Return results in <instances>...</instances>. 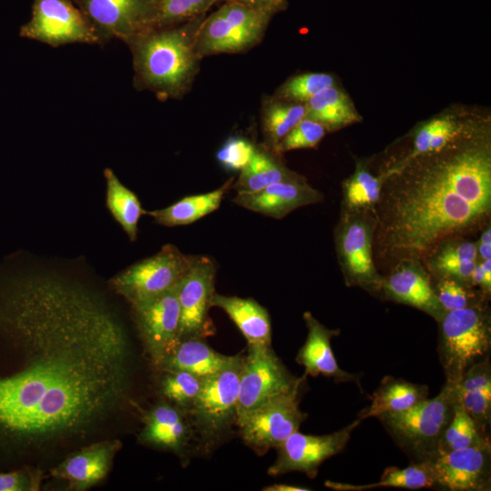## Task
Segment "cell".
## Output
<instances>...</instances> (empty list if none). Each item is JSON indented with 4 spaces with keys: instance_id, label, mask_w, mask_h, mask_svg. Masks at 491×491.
Masks as SVG:
<instances>
[{
    "instance_id": "6da1fadb",
    "label": "cell",
    "mask_w": 491,
    "mask_h": 491,
    "mask_svg": "<svg viewBox=\"0 0 491 491\" xmlns=\"http://www.w3.org/2000/svg\"><path fill=\"white\" fill-rule=\"evenodd\" d=\"M0 325L17 367L0 375V429L39 449L85 437L129 389L125 326L96 291L57 275L15 283Z\"/></svg>"
},
{
    "instance_id": "7a4b0ae2",
    "label": "cell",
    "mask_w": 491,
    "mask_h": 491,
    "mask_svg": "<svg viewBox=\"0 0 491 491\" xmlns=\"http://www.w3.org/2000/svg\"><path fill=\"white\" fill-rule=\"evenodd\" d=\"M472 121L445 147L386 172L375 215L373 255L388 271L423 262L446 240L483 228L491 214V135Z\"/></svg>"
},
{
    "instance_id": "3957f363",
    "label": "cell",
    "mask_w": 491,
    "mask_h": 491,
    "mask_svg": "<svg viewBox=\"0 0 491 491\" xmlns=\"http://www.w3.org/2000/svg\"><path fill=\"white\" fill-rule=\"evenodd\" d=\"M199 26L190 22L183 26L158 27L129 43L135 85L164 98L184 94L198 69L195 44Z\"/></svg>"
},
{
    "instance_id": "277c9868",
    "label": "cell",
    "mask_w": 491,
    "mask_h": 491,
    "mask_svg": "<svg viewBox=\"0 0 491 491\" xmlns=\"http://www.w3.org/2000/svg\"><path fill=\"white\" fill-rule=\"evenodd\" d=\"M439 324L438 354L446 383L456 384L466 371L489 356L491 316L487 301L447 311Z\"/></svg>"
},
{
    "instance_id": "5b68a950",
    "label": "cell",
    "mask_w": 491,
    "mask_h": 491,
    "mask_svg": "<svg viewBox=\"0 0 491 491\" xmlns=\"http://www.w3.org/2000/svg\"><path fill=\"white\" fill-rule=\"evenodd\" d=\"M456 403L454 385L446 383L440 393L400 412L377 418L398 446L416 462L428 460L437 451Z\"/></svg>"
},
{
    "instance_id": "8992f818",
    "label": "cell",
    "mask_w": 491,
    "mask_h": 491,
    "mask_svg": "<svg viewBox=\"0 0 491 491\" xmlns=\"http://www.w3.org/2000/svg\"><path fill=\"white\" fill-rule=\"evenodd\" d=\"M375 225V213L341 211L335 246L346 285L380 295L383 276L373 255Z\"/></svg>"
},
{
    "instance_id": "52a82bcc",
    "label": "cell",
    "mask_w": 491,
    "mask_h": 491,
    "mask_svg": "<svg viewBox=\"0 0 491 491\" xmlns=\"http://www.w3.org/2000/svg\"><path fill=\"white\" fill-rule=\"evenodd\" d=\"M195 256L182 253L167 244L155 255L126 267L108 284L131 306L148 301L175 287L191 266Z\"/></svg>"
},
{
    "instance_id": "ba28073f",
    "label": "cell",
    "mask_w": 491,
    "mask_h": 491,
    "mask_svg": "<svg viewBox=\"0 0 491 491\" xmlns=\"http://www.w3.org/2000/svg\"><path fill=\"white\" fill-rule=\"evenodd\" d=\"M272 14L227 2L199 26L198 55L237 53L260 41Z\"/></svg>"
},
{
    "instance_id": "9c48e42d",
    "label": "cell",
    "mask_w": 491,
    "mask_h": 491,
    "mask_svg": "<svg viewBox=\"0 0 491 491\" xmlns=\"http://www.w3.org/2000/svg\"><path fill=\"white\" fill-rule=\"evenodd\" d=\"M305 376L291 389L279 394L236 420L246 445L263 455L276 448L298 431L306 418L299 408V391Z\"/></svg>"
},
{
    "instance_id": "30bf717a",
    "label": "cell",
    "mask_w": 491,
    "mask_h": 491,
    "mask_svg": "<svg viewBox=\"0 0 491 491\" xmlns=\"http://www.w3.org/2000/svg\"><path fill=\"white\" fill-rule=\"evenodd\" d=\"M19 35L53 47L105 42L73 0H34L30 19Z\"/></svg>"
},
{
    "instance_id": "8fae6325",
    "label": "cell",
    "mask_w": 491,
    "mask_h": 491,
    "mask_svg": "<svg viewBox=\"0 0 491 491\" xmlns=\"http://www.w3.org/2000/svg\"><path fill=\"white\" fill-rule=\"evenodd\" d=\"M105 41L127 45L157 28L161 0H73Z\"/></svg>"
},
{
    "instance_id": "7c38bea8",
    "label": "cell",
    "mask_w": 491,
    "mask_h": 491,
    "mask_svg": "<svg viewBox=\"0 0 491 491\" xmlns=\"http://www.w3.org/2000/svg\"><path fill=\"white\" fill-rule=\"evenodd\" d=\"M301 378L286 369L270 345H247L240 370L236 420L291 389Z\"/></svg>"
},
{
    "instance_id": "4fadbf2b",
    "label": "cell",
    "mask_w": 491,
    "mask_h": 491,
    "mask_svg": "<svg viewBox=\"0 0 491 491\" xmlns=\"http://www.w3.org/2000/svg\"><path fill=\"white\" fill-rule=\"evenodd\" d=\"M216 267L205 256H195L191 266L177 286L180 306V341L186 338H205L215 333L209 316L215 290Z\"/></svg>"
},
{
    "instance_id": "5bb4252c",
    "label": "cell",
    "mask_w": 491,
    "mask_h": 491,
    "mask_svg": "<svg viewBox=\"0 0 491 491\" xmlns=\"http://www.w3.org/2000/svg\"><path fill=\"white\" fill-rule=\"evenodd\" d=\"M177 286L133 306L135 322L153 365L160 370L180 342V306Z\"/></svg>"
},
{
    "instance_id": "9a60e30c",
    "label": "cell",
    "mask_w": 491,
    "mask_h": 491,
    "mask_svg": "<svg viewBox=\"0 0 491 491\" xmlns=\"http://www.w3.org/2000/svg\"><path fill=\"white\" fill-rule=\"evenodd\" d=\"M360 422L361 420L357 419L340 430L322 436L294 432L276 448L277 457L269 467L268 474L278 476L301 472L309 477H315L325 460L345 448L352 432Z\"/></svg>"
},
{
    "instance_id": "2e32d148",
    "label": "cell",
    "mask_w": 491,
    "mask_h": 491,
    "mask_svg": "<svg viewBox=\"0 0 491 491\" xmlns=\"http://www.w3.org/2000/svg\"><path fill=\"white\" fill-rule=\"evenodd\" d=\"M242 359L217 374L204 378L189 415L205 435H216L236 420Z\"/></svg>"
},
{
    "instance_id": "e0dca14e",
    "label": "cell",
    "mask_w": 491,
    "mask_h": 491,
    "mask_svg": "<svg viewBox=\"0 0 491 491\" xmlns=\"http://www.w3.org/2000/svg\"><path fill=\"white\" fill-rule=\"evenodd\" d=\"M428 461L436 486L450 491L490 489L491 446L438 452Z\"/></svg>"
},
{
    "instance_id": "ac0fdd59",
    "label": "cell",
    "mask_w": 491,
    "mask_h": 491,
    "mask_svg": "<svg viewBox=\"0 0 491 491\" xmlns=\"http://www.w3.org/2000/svg\"><path fill=\"white\" fill-rule=\"evenodd\" d=\"M423 262L406 260L396 264L383 276L380 295L387 300L417 308L438 322L446 311L440 305L432 278Z\"/></svg>"
},
{
    "instance_id": "d6986e66",
    "label": "cell",
    "mask_w": 491,
    "mask_h": 491,
    "mask_svg": "<svg viewBox=\"0 0 491 491\" xmlns=\"http://www.w3.org/2000/svg\"><path fill=\"white\" fill-rule=\"evenodd\" d=\"M323 199V194L300 175L272 184L256 193L236 194L233 202L250 211L281 219L295 209Z\"/></svg>"
},
{
    "instance_id": "ffe728a7",
    "label": "cell",
    "mask_w": 491,
    "mask_h": 491,
    "mask_svg": "<svg viewBox=\"0 0 491 491\" xmlns=\"http://www.w3.org/2000/svg\"><path fill=\"white\" fill-rule=\"evenodd\" d=\"M120 447L121 442L116 439L85 446L68 455L51 475L67 483L70 490H86L106 476Z\"/></svg>"
},
{
    "instance_id": "44dd1931",
    "label": "cell",
    "mask_w": 491,
    "mask_h": 491,
    "mask_svg": "<svg viewBox=\"0 0 491 491\" xmlns=\"http://www.w3.org/2000/svg\"><path fill=\"white\" fill-rule=\"evenodd\" d=\"M307 327L305 344L296 356V362L303 366L306 375H323L336 382H356L360 386L359 378L354 374L341 369L331 348V339L339 335V329H330L321 324L310 312L303 315Z\"/></svg>"
},
{
    "instance_id": "7402d4cb",
    "label": "cell",
    "mask_w": 491,
    "mask_h": 491,
    "mask_svg": "<svg viewBox=\"0 0 491 491\" xmlns=\"http://www.w3.org/2000/svg\"><path fill=\"white\" fill-rule=\"evenodd\" d=\"M187 415L166 401L155 405L144 417L139 440L144 444L180 455L191 436Z\"/></svg>"
},
{
    "instance_id": "603a6c76",
    "label": "cell",
    "mask_w": 491,
    "mask_h": 491,
    "mask_svg": "<svg viewBox=\"0 0 491 491\" xmlns=\"http://www.w3.org/2000/svg\"><path fill=\"white\" fill-rule=\"evenodd\" d=\"M456 401L488 434L491 422V365L489 356L468 368L454 385Z\"/></svg>"
},
{
    "instance_id": "cb8c5ba5",
    "label": "cell",
    "mask_w": 491,
    "mask_h": 491,
    "mask_svg": "<svg viewBox=\"0 0 491 491\" xmlns=\"http://www.w3.org/2000/svg\"><path fill=\"white\" fill-rule=\"evenodd\" d=\"M242 359L240 356L220 354L210 347L204 338L181 340L160 371L183 370L205 378L234 366Z\"/></svg>"
},
{
    "instance_id": "d4e9b609",
    "label": "cell",
    "mask_w": 491,
    "mask_h": 491,
    "mask_svg": "<svg viewBox=\"0 0 491 491\" xmlns=\"http://www.w3.org/2000/svg\"><path fill=\"white\" fill-rule=\"evenodd\" d=\"M212 306L224 310L235 324L247 345L271 344V321L268 311L253 298L214 294Z\"/></svg>"
},
{
    "instance_id": "484cf974",
    "label": "cell",
    "mask_w": 491,
    "mask_h": 491,
    "mask_svg": "<svg viewBox=\"0 0 491 491\" xmlns=\"http://www.w3.org/2000/svg\"><path fill=\"white\" fill-rule=\"evenodd\" d=\"M232 185L233 178L211 192L185 196L167 207L145 211V214L158 225L168 227L190 225L217 210Z\"/></svg>"
},
{
    "instance_id": "4316f807",
    "label": "cell",
    "mask_w": 491,
    "mask_h": 491,
    "mask_svg": "<svg viewBox=\"0 0 491 491\" xmlns=\"http://www.w3.org/2000/svg\"><path fill=\"white\" fill-rule=\"evenodd\" d=\"M428 387L401 378L386 376L371 396V404L362 409L358 419L378 417L404 411L427 398Z\"/></svg>"
},
{
    "instance_id": "83f0119b",
    "label": "cell",
    "mask_w": 491,
    "mask_h": 491,
    "mask_svg": "<svg viewBox=\"0 0 491 491\" xmlns=\"http://www.w3.org/2000/svg\"><path fill=\"white\" fill-rule=\"evenodd\" d=\"M306 105V117L335 131L361 120L347 94L336 85L313 95Z\"/></svg>"
},
{
    "instance_id": "f1b7e54d",
    "label": "cell",
    "mask_w": 491,
    "mask_h": 491,
    "mask_svg": "<svg viewBox=\"0 0 491 491\" xmlns=\"http://www.w3.org/2000/svg\"><path fill=\"white\" fill-rule=\"evenodd\" d=\"M299 176V174L288 169L274 155L256 147L251 160L240 170L232 187L237 194H252L272 184Z\"/></svg>"
},
{
    "instance_id": "f546056e",
    "label": "cell",
    "mask_w": 491,
    "mask_h": 491,
    "mask_svg": "<svg viewBox=\"0 0 491 491\" xmlns=\"http://www.w3.org/2000/svg\"><path fill=\"white\" fill-rule=\"evenodd\" d=\"M325 486L336 491H365L387 486L419 489L436 486V481L429 461L424 460L415 462L405 468L388 467L376 483L356 485L327 480Z\"/></svg>"
},
{
    "instance_id": "4dcf8cb0",
    "label": "cell",
    "mask_w": 491,
    "mask_h": 491,
    "mask_svg": "<svg viewBox=\"0 0 491 491\" xmlns=\"http://www.w3.org/2000/svg\"><path fill=\"white\" fill-rule=\"evenodd\" d=\"M384 179L383 174L375 175L364 162H357L342 184L341 211L375 213Z\"/></svg>"
},
{
    "instance_id": "1f68e13d",
    "label": "cell",
    "mask_w": 491,
    "mask_h": 491,
    "mask_svg": "<svg viewBox=\"0 0 491 491\" xmlns=\"http://www.w3.org/2000/svg\"><path fill=\"white\" fill-rule=\"evenodd\" d=\"M106 207L131 242L137 238L138 222L145 214L137 195L126 187L110 168L104 170Z\"/></svg>"
},
{
    "instance_id": "d6a6232c",
    "label": "cell",
    "mask_w": 491,
    "mask_h": 491,
    "mask_svg": "<svg viewBox=\"0 0 491 491\" xmlns=\"http://www.w3.org/2000/svg\"><path fill=\"white\" fill-rule=\"evenodd\" d=\"M470 122L471 120L461 122L451 115L437 116L425 122L416 130L409 153L395 165L416 156L440 150L459 136Z\"/></svg>"
},
{
    "instance_id": "836d02e7",
    "label": "cell",
    "mask_w": 491,
    "mask_h": 491,
    "mask_svg": "<svg viewBox=\"0 0 491 491\" xmlns=\"http://www.w3.org/2000/svg\"><path fill=\"white\" fill-rule=\"evenodd\" d=\"M489 446V435L482 432L474 419L456 401L451 419L443 432L436 453Z\"/></svg>"
},
{
    "instance_id": "e575fe53",
    "label": "cell",
    "mask_w": 491,
    "mask_h": 491,
    "mask_svg": "<svg viewBox=\"0 0 491 491\" xmlns=\"http://www.w3.org/2000/svg\"><path fill=\"white\" fill-rule=\"evenodd\" d=\"M306 105L282 100L268 102L263 111V131L275 149L278 143L306 117Z\"/></svg>"
},
{
    "instance_id": "d590c367",
    "label": "cell",
    "mask_w": 491,
    "mask_h": 491,
    "mask_svg": "<svg viewBox=\"0 0 491 491\" xmlns=\"http://www.w3.org/2000/svg\"><path fill=\"white\" fill-rule=\"evenodd\" d=\"M160 392L166 402L189 415L201 390L204 378L183 370H163Z\"/></svg>"
},
{
    "instance_id": "8d00e7d4",
    "label": "cell",
    "mask_w": 491,
    "mask_h": 491,
    "mask_svg": "<svg viewBox=\"0 0 491 491\" xmlns=\"http://www.w3.org/2000/svg\"><path fill=\"white\" fill-rule=\"evenodd\" d=\"M458 238L446 240L423 261L430 275L443 276L457 266L477 260L476 242Z\"/></svg>"
},
{
    "instance_id": "74e56055",
    "label": "cell",
    "mask_w": 491,
    "mask_h": 491,
    "mask_svg": "<svg viewBox=\"0 0 491 491\" xmlns=\"http://www.w3.org/2000/svg\"><path fill=\"white\" fill-rule=\"evenodd\" d=\"M435 294L446 312L487 301L488 296L447 276H433Z\"/></svg>"
},
{
    "instance_id": "f35d334b",
    "label": "cell",
    "mask_w": 491,
    "mask_h": 491,
    "mask_svg": "<svg viewBox=\"0 0 491 491\" xmlns=\"http://www.w3.org/2000/svg\"><path fill=\"white\" fill-rule=\"evenodd\" d=\"M335 78L326 73H306L289 78L276 92V99L305 104L321 90L334 85Z\"/></svg>"
},
{
    "instance_id": "ab89813d",
    "label": "cell",
    "mask_w": 491,
    "mask_h": 491,
    "mask_svg": "<svg viewBox=\"0 0 491 491\" xmlns=\"http://www.w3.org/2000/svg\"><path fill=\"white\" fill-rule=\"evenodd\" d=\"M326 133V130L321 124L305 117L287 133L274 150L282 153L314 148L320 143Z\"/></svg>"
},
{
    "instance_id": "60d3db41",
    "label": "cell",
    "mask_w": 491,
    "mask_h": 491,
    "mask_svg": "<svg viewBox=\"0 0 491 491\" xmlns=\"http://www.w3.org/2000/svg\"><path fill=\"white\" fill-rule=\"evenodd\" d=\"M216 0H161L157 28L175 25L205 12Z\"/></svg>"
},
{
    "instance_id": "b9f144b4",
    "label": "cell",
    "mask_w": 491,
    "mask_h": 491,
    "mask_svg": "<svg viewBox=\"0 0 491 491\" xmlns=\"http://www.w3.org/2000/svg\"><path fill=\"white\" fill-rule=\"evenodd\" d=\"M256 146L249 140L239 137H229L216 153L220 165L230 171H240L251 160Z\"/></svg>"
},
{
    "instance_id": "7bdbcfd3",
    "label": "cell",
    "mask_w": 491,
    "mask_h": 491,
    "mask_svg": "<svg viewBox=\"0 0 491 491\" xmlns=\"http://www.w3.org/2000/svg\"><path fill=\"white\" fill-rule=\"evenodd\" d=\"M38 487V479L26 471L0 473V491H27Z\"/></svg>"
},
{
    "instance_id": "ee69618b",
    "label": "cell",
    "mask_w": 491,
    "mask_h": 491,
    "mask_svg": "<svg viewBox=\"0 0 491 491\" xmlns=\"http://www.w3.org/2000/svg\"><path fill=\"white\" fill-rule=\"evenodd\" d=\"M471 286H478L489 297L491 292V259L478 261L471 276Z\"/></svg>"
},
{
    "instance_id": "f6af8a7d",
    "label": "cell",
    "mask_w": 491,
    "mask_h": 491,
    "mask_svg": "<svg viewBox=\"0 0 491 491\" xmlns=\"http://www.w3.org/2000/svg\"><path fill=\"white\" fill-rule=\"evenodd\" d=\"M227 2L241 4L250 8L268 12L272 15L283 10L286 5V0H227Z\"/></svg>"
},
{
    "instance_id": "bcb514c9",
    "label": "cell",
    "mask_w": 491,
    "mask_h": 491,
    "mask_svg": "<svg viewBox=\"0 0 491 491\" xmlns=\"http://www.w3.org/2000/svg\"><path fill=\"white\" fill-rule=\"evenodd\" d=\"M263 490L266 491H308L310 488L300 486H295V485H288V484H274L271 486H267Z\"/></svg>"
}]
</instances>
